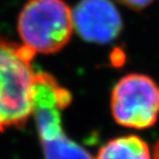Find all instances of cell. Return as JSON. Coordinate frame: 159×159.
Returning <instances> with one entry per match:
<instances>
[{
  "label": "cell",
  "mask_w": 159,
  "mask_h": 159,
  "mask_svg": "<svg viewBox=\"0 0 159 159\" xmlns=\"http://www.w3.org/2000/svg\"><path fill=\"white\" fill-rule=\"evenodd\" d=\"M34 55L21 43L0 38V132L20 128L32 116Z\"/></svg>",
  "instance_id": "cell-1"
},
{
  "label": "cell",
  "mask_w": 159,
  "mask_h": 159,
  "mask_svg": "<svg viewBox=\"0 0 159 159\" xmlns=\"http://www.w3.org/2000/svg\"><path fill=\"white\" fill-rule=\"evenodd\" d=\"M21 44L34 54H53L72 38V9L64 0H29L18 17Z\"/></svg>",
  "instance_id": "cell-2"
},
{
  "label": "cell",
  "mask_w": 159,
  "mask_h": 159,
  "mask_svg": "<svg viewBox=\"0 0 159 159\" xmlns=\"http://www.w3.org/2000/svg\"><path fill=\"white\" fill-rule=\"evenodd\" d=\"M111 112L115 122L126 128L154 126L159 117V85L148 75H125L112 89Z\"/></svg>",
  "instance_id": "cell-3"
},
{
  "label": "cell",
  "mask_w": 159,
  "mask_h": 159,
  "mask_svg": "<svg viewBox=\"0 0 159 159\" xmlns=\"http://www.w3.org/2000/svg\"><path fill=\"white\" fill-rule=\"evenodd\" d=\"M77 34L91 43L107 44L123 30V19L112 0H81L72 9Z\"/></svg>",
  "instance_id": "cell-4"
},
{
  "label": "cell",
  "mask_w": 159,
  "mask_h": 159,
  "mask_svg": "<svg viewBox=\"0 0 159 159\" xmlns=\"http://www.w3.org/2000/svg\"><path fill=\"white\" fill-rule=\"evenodd\" d=\"M63 125L38 133L44 159H94L84 147L65 134Z\"/></svg>",
  "instance_id": "cell-5"
},
{
  "label": "cell",
  "mask_w": 159,
  "mask_h": 159,
  "mask_svg": "<svg viewBox=\"0 0 159 159\" xmlns=\"http://www.w3.org/2000/svg\"><path fill=\"white\" fill-rule=\"evenodd\" d=\"M95 159H152V150L143 138L126 135L103 145Z\"/></svg>",
  "instance_id": "cell-6"
},
{
  "label": "cell",
  "mask_w": 159,
  "mask_h": 159,
  "mask_svg": "<svg viewBox=\"0 0 159 159\" xmlns=\"http://www.w3.org/2000/svg\"><path fill=\"white\" fill-rule=\"evenodd\" d=\"M117 2L125 6L130 10H144L145 8L148 7L150 3L154 2V0H116Z\"/></svg>",
  "instance_id": "cell-7"
},
{
  "label": "cell",
  "mask_w": 159,
  "mask_h": 159,
  "mask_svg": "<svg viewBox=\"0 0 159 159\" xmlns=\"http://www.w3.org/2000/svg\"><path fill=\"white\" fill-rule=\"evenodd\" d=\"M152 159H159V139L154 145L152 150Z\"/></svg>",
  "instance_id": "cell-8"
}]
</instances>
